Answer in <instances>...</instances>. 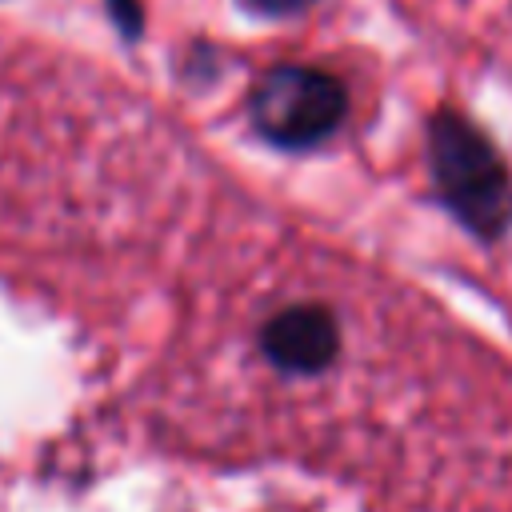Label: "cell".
I'll return each instance as SVG.
<instances>
[{
    "label": "cell",
    "instance_id": "cell-2",
    "mask_svg": "<svg viewBox=\"0 0 512 512\" xmlns=\"http://www.w3.org/2000/svg\"><path fill=\"white\" fill-rule=\"evenodd\" d=\"M248 112H252L256 132L268 144L312 148L340 128L348 112V92L324 68L276 64L252 84Z\"/></svg>",
    "mask_w": 512,
    "mask_h": 512
},
{
    "label": "cell",
    "instance_id": "cell-4",
    "mask_svg": "<svg viewBox=\"0 0 512 512\" xmlns=\"http://www.w3.org/2000/svg\"><path fill=\"white\" fill-rule=\"evenodd\" d=\"M248 4L264 16H292V12H304L312 0H248Z\"/></svg>",
    "mask_w": 512,
    "mask_h": 512
},
{
    "label": "cell",
    "instance_id": "cell-3",
    "mask_svg": "<svg viewBox=\"0 0 512 512\" xmlns=\"http://www.w3.org/2000/svg\"><path fill=\"white\" fill-rule=\"evenodd\" d=\"M260 352L284 376H316L340 356V328L324 304H288L260 324Z\"/></svg>",
    "mask_w": 512,
    "mask_h": 512
},
{
    "label": "cell",
    "instance_id": "cell-1",
    "mask_svg": "<svg viewBox=\"0 0 512 512\" xmlns=\"http://www.w3.org/2000/svg\"><path fill=\"white\" fill-rule=\"evenodd\" d=\"M428 160L440 200L476 236H500L512 216V184L488 136L464 116L440 112L428 128Z\"/></svg>",
    "mask_w": 512,
    "mask_h": 512
}]
</instances>
